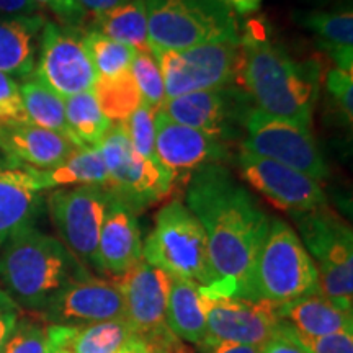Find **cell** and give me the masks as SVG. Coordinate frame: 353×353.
Wrapping results in <instances>:
<instances>
[{
    "instance_id": "f546056e",
    "label": "cell",
    "mask_w": 353,
    "mask_h": 353,
    "mask_svg": "<svg viewBox=\"0 0 353 353\" xmlns=\"http://www.w3.org/2000/svg\"><path fill=\"white\" fill-rule=\"evenodd\" d=\"M68 327L51 325L37 314L20 316L6 337L0 353H56L63 350Z\"/></svg>"
},
{
    "instance_id": "d6a6232c",
    "label": "cell",
    "mask_w": 353,
    "mask_h": 353,
    "mask_svg": "<svg viewBox=\"0 0 353 353\" xmlns=\"http://www.w3.org/2000/svg\"><path fill=\"white\" fill-rule=\"evenodd\" d=\"M85 46L92 63L95 65L97 76L112 79L121 74L130 72L132 59L136 56V50L131 46L114 41L95 30H85Z\"/></svg>"
},
{
    "instance_id": "f35d334b",
    "label": "cell",
    "mask_w": 353,
    "mask_h": 353,
    "mask_svg": "<svg viewBox=\"0 0 353 353\" xmlns=\"http://www.w3.org/2000/svg\"><path fill=\"white\" fill-rule=\"evenodd\" d=\"M260 353H309L288 324L281 321V327L260 347Z\"/></svg>"
},
{
    "instance_id": "44dd1931",
    "label": "cell",
    "mask_w": 353,
    "mask_h": 353,
    "mask_svg": "<svg viewBox=\"0 0 353 353\" xmlns=\"http://www.w3.org/2000/svg\"><path fill=\"white\" fill-rule=\"evenodd\" d=\"M138 213L112 195L99 239L101 273L120 276L143 259V237Z\"/></svg>"
},
{
    "instance_id": "5b68a950",
    "label": "cell",
    "mask_w": 353,
    "mask_h": 353,
    "mask_svg": "<svg viewBox=\"0 0 353 353\" xmlns=\"http://www.w3.org/2000/svg\"><path fill=\"white\" fill-rule=\"evenodd\" d=\"M143 259L167 275L200 286H211L218 281L205 229L179 200L159 210L152 231L143 242Z\"/></svg>"
},
{
    "instance_id": "d4e9b609",
    "label": "cell",
    "mask_w": 353,
    "mask_h": 353,
    "mask_svg": "<svg viewBox=\"0 0 353 353\" xmlns=\"http://www.w3.org/2000/svg\"><path fill=\"white\" fill-rule=\"evenodd\" d=\"M167 327L179 341L200 345L208 335L200 285L172 276L165 314Z\"/></svg>"
},
{
    "instance_id": "30bf717a",
    "label": "cell",
    "mask_w": 353,
    "mask_h": 353,
    "mask_svg": "<svg viewBox=\"0 0 353 353\" xmlns=\"http://www.w3.org/2000/svg\"><path fill=\"white\" fill-rule=\"evenodd\" d=\"M165 99L229 87L242 70L241 43H211L183 51H152Z\"/></svg>"
},
{
    "instance_id": "9c48e42d",
    "label": "cell",
    "mask_w": 353,
    "mask_h": 353,
    "mask_svg": "<svg viewBox=\"0 0 353 353\" xmlns=\"http://www.w3.org/2000/svg\"><path fill=\"white\" fill-rule=\"evenodd\" d=\"M112 192L101 185L56 188L48 196V211L59 241L88 270L100 272L99 239Z\"/></svg>"
},
{
    "instance_id": "8d00e7d4",
    "label": "cell",
    "mask_w": 353,
    "mask_h": 353,
    "mask_svg": "<svg viewBox=\"0 0 353 353\" xmlns=\"http://www.w3.org/2000/svg\"><path fill=\"white\" fill-rule=\"evenodd\" d=\"M0 121H28L20 85L6 72H0Z\"/></svg>"
},
{
    "instance_id": "bcb514c9",
    "label": "cell",
    "mask_w": 353,
    "mask_h": 353,
    "mask_svg": "<svg viewBox=\"0 0 353 353\" xmlns=\"http://www.w3.org/2000/svg\"><path fill=\"white\" fill-rule=\"evenodd\" d=\"M123 353H162V352H159V350H156V348L149 347L148 343H144L143 341H141V339H138L134 335V337L131 339V342L128 343V347L125 348V352H123Z\"/></svg>"
},
{
    "instance_id": "836d02e7",
    "label": "cell",
    "mask_w": 353,
    "mask_h": 353,
    "mask_svg": "<svg viewBox=\"0 0 353 353\" xmlns=\"http://www.w3.org/2000/svg\"><path fill=\"white\" fill-rule=\"evenodd\" d=\"M130 72L138 85L143 105L151 108L152 112H159L164 107L167 99L161 69L152 52H136Z\"/></svg>"
},
{
    "instance_id": "7402d4cb",
    "label": "cell",
    "mask_w": 353,
    "mask_h": 353,
    "mask_svg": "<svg viewBox=\"0 0 353 353\" xmlns=\"http://www.w3.org/2000/svg\"><path fill=\"white\" fill-rule=\"evenodd\" d=\"M276 314L294 332L306 337L353 332L352 311L339 307L321 293L276 306Z\"/></svg>"
},
{
    "instance_id": "1f68e13d",
    "label": "cell",
    "mask_w": 353,
    "mask_h": 353,
    "mask_svg": "<svg viewBox=\"0 0 353 353\" xmlns=\"http://www.w3.org/2000/svg\"><path fill=\"white\" fill-rule=\"evenodd\" d=\"M94 95L101 112L112 123H125L143 105L141 94L131 72L118 77H99L94 87Z\"/></svg>"
},
{
    "instance_id": "8992f818",
    "label": "cell",
    "mask_w": 353,
    "mask_h": 353,
    "mask_svg": "<svg viewBox=\"0 0 353 353\" xmlns=\"http://www.w3.org/2000/svg\"><path fill=\"white\" fill-rule=\"evenodd\" d=\"M321 293L317 268L298 232L272 219L254 268L252 299L273 306Z\"/></svg>"
},
{
    "instance_id": "7a4b0ae2",
    "label": "cell",
    "mask_w": 353,
    "mask_h": 353,
    "mask_svg": "<svg viewBox=\"0 0 353 353\" xmlns=\"http://www.w3.org/2000/svg\"><path fill=\"white\" fill-rule=\"evenodd\" d=\"M241 76L254 107L311 128L321 85L317 63L293 59L254 26L241 34Z\"/></svg>"
},
{
    "instance_id": "7bdbcfd3",
    "label": "cell",
    "mask_w": 353,
    "mask_h": 353,
    "mask_svg": "<svg viewBox=\"0 0 353 353\" xmlns=\"http://www.w3.org/2000/svg\"><path fill=\"white\" fill-rule=\"evenodd\" d=\"M57 3H59L61 8L59 17L64 21H68L70 26L77 25L79 21L85 17V12H83L82 7L79 6L77 0H57Z\"/></svg>"
},
{
    "instance_id": "ab89813d",
    "label": "cell",
    "mask_w": 353,
    "mask_h": 353,
    "mask_svg": "<svg viewBox=\"0 0 353 353\" xmlns=\"http://www.w3.org/2000/svg\"><path fill=\"white\" fill-rule=\"evenodd\" d=\"M21 309L13 299L8 296L7 291L0 286V345L10 332L15 322L21 316Z\"/></svg>"
},
{
    "instance_id": "ba28073f",
    "label": "cell",
    "mask_w": 353,
    "mask_h": 353,
    "mask_svg": "<svg viewBox=\"0 0 353 353\" xmlns=\"http://www.w3.org/2000/svg\"><path fill=\"white\" fill-rule=\"evenodd\" d=\"M97 148L108 172L112 195L139 213L169 195L174 179L165 167L145 161L132 149L125 123H112Z\"/></svg>"
},
{
    "instance_id": "d6986e66",
    "label": "cell",
    "mask_w": 353,
    "mask_h": 353,
    "mask_svg": "<svg viewBox=\"0 0 353 353\" xmlns=\"http://www.w3.org/2000/svg\"><path fill=\"white\" fill-rule=\"evenodd\" d=\"M41 195L30 165L0 152V249L17 231L34 224Z\"/></svg>"
},
{
    "instance_id": "ee69618b",
    "label": "cell",
    "mask_w": 353,
    "mask_h": 353,
    "mask_svg": "<svg viewBox=\"0 0 353 353\" xmlns=\"http://www.w3.org/2000/svg\"><path fill=\"white\" fill-rule=\"evenodd\" d=\"M123 2H126V0H77V3L82 7V10L90 12L92 15L110 10V8L120 6Z\"/></svg>"
},
{
    "instance_id": "4dcf8cb0",
    "label": "cell",
    "mask_w": 353,
    "mask_h": 353,
    "mask_svg": "<svg viewBox=\"0 0 353 353\" xmlns=\"http://www.w3.org/2000/svg\"><path fill=\"white\" fill-rule=\"evenodd\" d=\"M65 120L77 145H99L112 126L101 112L94 92H83L64 99Z\"/></svg>"
},
{
    "instance_id": "9a60e30c",
    "label": "cell",
    "mask_w": 353,
    "mask_h": 353,
    "mask_svg": "<svg viewBox=\"0 0 353 353\" xmlns=\"http://www.w3.org/2000/svg\"><path fill=\"white\" fill-rule=\"evenodd\" d=\"M237 167L250 187L291 214L327 206V196L319 182L306 174L244 149L237 154Z\"/></svg>"
},
{
    "instance_id": "6da1fadb",
    "label": "cell",
    "mask_w": 353,
    "mask_h": 353,
    "mask_svg": "<svg viewBox=\"0 0 353 353\" xmlns=\"http://www.w3.org/2000/svg\"><path fill=\"white\" fill-rule=\"evenodd\" d=\"M187 208L205 229L218 294L252 299L254 268L270 218L252 193L223 164H208L188 176ZM254 301V299H252Z\"/></svg>"
},
{
    "instance_id": "2e32d148",
    "label": "cell",
    "mask_w": 353,
    "mask_h": 353,
    "mask_svg": "<svg viewBox=\"0 0 353 353\" xmlns=\"http://www.w3.org/2000/svg\"><path fill=\"white\" fill-rule=\"evenodd\" d=\"M252 107L245 90L229 85L169 99L161 112L180 125L214 132L231 141L237 128L244 126L245 114Z\"/></svg>"
},
{
    "instance_id": "f6af8a7d",
    "label": "cell",
    "mask_w": 353,
    "mask_h": 353,
    "mask_svg": "<svg viewBox=\"0 0 353 353\" xmlns=\"http://www.w3.org/2000/svg\"><path fill=\"white\" fill-rule=\"evenodd\" d=\"M224 6H228L232 12L241 13V15H247V13H252L260 7L262 0H221Z\"/></svg>"
},
{
    "instance_id": "ffe728a7",
    "label": "cell",
    "mask_w": 353,
    "mask_h": 353,
    "mask_svg": "<svg viewBox=\"0 0 353 353\" xmlns=\"http://www.w3.org/2000/svg\"><path fill=\"white\" fill-rule=\"evenodd\" d=\"M79 145L30 121H0V152L34 169H54Z\"/></svg>"
},
{
    "instance_id": "4fadbf2b",
    "label": "cell",
    "mask_w": 353,
    "mask_h": 353,
    "mask_svg": "<svg viewBox=\"0 0 353 353\" xmlns=\"http://www.w3.org/2000/svg\"><path fill=\"white\" fill-rule=\"evenodd\" d=\"M113 281L121 291L125 319L136 337L149 345L165 343L175 337L165 322L170 275L141 259L123 275L114 276Z\"/></svg>"
},
{
    "instance_id": "603a6c76",
    "label": "cell",
    "mask_w": 353,
    "mask_h": 353,
    "mask_svg": "<svg viewBox=\"0 0 353 353\" xmlns=\"http://www.w3.org/2000/svg\"><path fill=\"white\" fill-rule=\"evenodd\" d=\"M44 23L38 13L0 19V72L20 79L32 76Z\"/></svg>"
},
{
    "instance_id": "c3c4849f",
    "label": "cell",
    "mask_w": 353,
    "mask_h": 353,
    "mask_svg": "<svg viewBox=\"0 0 353 353\" xmlns=\"http://www.w3.org/2000/svg\"><path fill=\"white\" fill-rule=\"evenodd\" d=\"M56 353H68V352H63V350H61V352H56Z\"/></svg>"
},
{
    "instance_id": "3957f363",
    "label": "cell",
    "mask_w": 353,
    "mask_h": 353,
    "mask_svg": "<svg viewBox=\"0 0 353 353\" xmlns=\"http://www.w3.org/2000/svg\"><path fill=\"white\" fill-rule=\"evenodd\" d=\"M90 275L63 242L34 224L17 231L0 249V286L20 309L33 314L68 286Z\"/></svg>"
},
{
    "instance_id": "b9f144b4",
    "label": "cell",
    "mask_w": 353,
    "mask_h": 353,
    "mask_svg": "<svg viewBox=\"0 0 353 353\" xmlns=\"http://www.w3.org/2000/svg\"><path fill=\"white\" fill-rule=\"evenodd\" d=\"M41 6L37 0H0V12L10 17L37 15Z\"/></svg>"
},
{
    "instance_id": "7c38bea8",
    "label": "cell",
    "mask_w": 353,
    "mask_h": 353,
    "mask_svg": "<svg viewBox=\"0 0 353 353\" xmlns=\"http://www.w3.org/2000/svg\"><path fill=\"white\" fill-rule=\"evenodd\" d=\"M32 76L63 99L94 90L99 76L85 46V30L46 21Z\"/></svg>"
},
{
    "instance_id": "d590c367",
    "label": "cell",
    "mask_w": 353,
    "mask_h": 353,
    "mask_svg": "<svg viewBox=\"0 0 353 353\" xmlns=\"http://www.w3.org/2000/svg\"><path fill=\"white\" fill-rule=\"evenodd\" d=\"M325 87L350 125L353 117V72H345L337 68L330 69L325 77Z\"/></svg>"
},
{
    "instance_id": "83f0119b",
    "label": "cell",
    "mask_w": 353,
    "mask_h": 353,
    "mask_svg": "<svg viewBox=\"0 0 353 353\" xmlns=\"http://www.w3.org/2000/svg\"><path fill=\"white\" fill-rule=\"evenodd\" d=\"M21 101H23V108L30 123L37 125L44 130L57 132V134L64 136L69 141H74L70 130L65 120V107L64 99L57 95L54 90L44 85L41 81H38L34 76L26 77L23 83L20 85ZM81 148V145H79Z\"/></svg>"
},
{
    "instance_id": "f1b7e54d",
    "label": "cell",
    "mask_w": 353,
    "mask_h": 353,
    "mask_svg": "<svg viewBox=\"0 0 353 353\" xmlns=\"http://www.w3.org/2000/svg\"><path fill=\"white\" fill-rule=\"evenodd\" d=\"M134 337L125 317L110 319L79 329H68L63 352L68 353H123Z\"/></svg>"
},
{
    "instance_id": "74e56055",
    "label": "cell",
    "mask_w": 353,
    "mask_h": 353,
    "mask_svg": "<svg viewBox=\"0 0 353 353\" xmlns=\"http://www.w3.org/2000/svg\"><path fill=\"white\" fill-rule=\"evenodd\" d=\"M293 334L309 353H353V332H339L324 337H306L294 330Z\"/></svg>"
},
{
    "instance_id": "ac0fdd59",
    "label": "cell",
    "mask_w": 353,
    "mask_h": 353,
    "mask_svg": "<svg viewBox=\"0 0 353 353\" xmlns=\"http://www.w3.org/2000/svg\"><path fill=\"white\" fill-rule=\"evenodd\" d=\"M156 149L162 165L172 179L190 176L208 164H221L231 156L229 141L214 132L201 131L170 120L164 112H156Z\"/></svg>"
},
{
    "instance_id": "7dc6e473",
    "label": "cell",
    "mask_w": 353,
    "mask_h": 353,
    "mask_svg": "<svg viewBox=\"0 0 353 353\" xmlns=\"http://www.w3.org/2000/svg\"><path fill=\"white\" fill-rule=\"evenodd\" d=\"M37 2L39 3V6H48L52 12L56 13L57 17H59L61 8H59V3H57V0H37Z\"/></svg>"
},
{
    "instance_id": "5bb4252c",
    "label": "cell",
    "mask_w": 353,
    "mask_h": 353,
    "mask_svg": "<svg viewBox=\"0 0 353 353\" xmlns=\"http://www.w3.org/2000/svg\"><path fill=\"white\" fill-rule=\"evenodd\" d=\"M200 294L208 337L262 347L281 327L276 306L270 303L224 296L205 286H200Z\"/></svg>"
},
{
    "instance_id": "e575fe53",
    "label": "cell",
    "mask_w": 353,
    "mask_h": 353,
    "mask_svg": "<svg viewBox=\"0 0 353 353\" xmlns=\"http://www.w3.org/2000/svg\"><path fill=\"white\" fill-rule=\"evenodd\" d=\"M156 112L151 108L141 105L134 113L125 121L128 136H130L131 145L141 157L152 162L159 167L162 165L161 159L157 156L156 149V121H154Z\"/></svg>"
},
{
    "instance_id": "4316f807",
    "label": "cell",
    "mask_w": 353,
    "mask_h": 353,
    "mask_svg": "<svg viewBox=\"0 0 353 353\" xmlns=\"http://www.w3.org/2000/svg\"><path fill=\"white\" fill-rule=\"evenodd\" d=\"M92 30L138 52H151L144 0H126L110 10L97 13Z\"/></svg>"
},
{
    "instance_id": "52a82bcc",
    "label": "cell",
    "mask_w": 353,
    "mask_h": 353,
    "mask_svg": "<svg viewBox=\"0 0 353 353\" xmlns=\"http://www.w3.org/2000/svg\"><path fill=\"white\" fill-rule=\"evenodd\" d=\"M298 236L319 276V291L339 307H353V232L327 206L293 214Z\"/></svg>"
},
{
    "instance_id": "277c9868",
    "label": "cell",
    "mask_w": 353,
    "mask_h": 353,
    "mask_svg": "<svg viewBox=\"0 0 353 353\" xmlns=\"http://www.w3.org/2000/svg\"><path fill=\"white\" fill-rule=\"evenodd\" d=\"M152 51L241 43L234 12L221 0H144Z\"/></svg>"
},
{
    "instance_id": "cb8c5ba5",
    "label": "cell",
    "mask_w": 353,
    "mask_h": 353,
    "mask_svg": "<svg viewBox=\"0 0 353 353\" xmlns=\"http://www.w3.org/2000/svg\"><path fill=\"white\" fill-rule=\"evenodd\" d=\"M296 21L316 34L321 50L327 52L335 68L353 72V12L350 7L296 13Z\"/></svg>"
},
{
    "instance_id": "60d3db41",
    "label": "cell",
    "mask_w": 353,
    "mask_h": 353,
    "mask_svg": "<svg viewBox=\"0 0 353 353\" xmlns=\"http://www.w3.org/2000/svg\"><path fill=\"white\" fill-rule=\"evenodd\" d=\"M196 348L200 353H260V347L219 341V339L208 337V335H206V339L200 345H196Z\"/></svg>"
},
{
    "instance_id": "484cf974",
    "label": "cell",
    "mask_w": 353,
    "mask_h": 353,
    "mask_svg": "<svg viewBox=\"0 0 353 353\" xmlns=\"http://www.w3.org/2000/svg\"><path fill=\"white\" fill-rule=\"evenodd\" d=\"M38 187L46 190L79 187V185H101L108 182V172L97 145H81L54 169H34L30 167Z\"/></svg>"
},
{
    "instance_id": "8fae6325",
    "label": "cell",
    "mask_w": 353,
    "mask_h": 353,
    "mask_svg": "<svg viewBox=\"0 0 353 353\" xmlns=\"http://www.w3.org/2000/svg\"><path fill=\"white\" fill-rule=\"evenodd\" d=\"M242 128L245 131L242 139L244 151L301 172L317 182L329 175V167L309 126L272 117L252 107Z\"/></svg>"
},
{
    "instance_id": "e0dca14e",
    "label": "cell",
    "mask_w": 353,
    "mask_h": 353,
    "mask_svg": "<svg viewBox=\"0 0 353 353\" xmlns=\"http://www.w3.org/2000/svg\"><path fill=\"white\" fill-rule=\"evenodd\" d=\"M37 316L57 327L79 329L125 317V301L113 280L90 275L61 291Z\"/></svg>"
}]
</instances>
